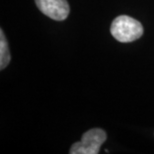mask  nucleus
I'll return each mask as SVG.
<instances>
[{
    "label": "nucleus",
    "instance_id": "obj_3",
    "mask_svg": "<svg viewBox=\"0 0 154 154\" xmlns=\"http://www.w3.org/2000/svg\"><path fill=\"white\" fill-rule=\"evenodd\" d=\"M36 6L43 14L56 21L65 20L70 7L66 0H35Z\"/></svg>",
    "mask_w": 154,
    "mask_h": 154
},
{
    "label": "nucleus",
    "instance_id": "obj_1",
    "mask_svg": "<svg viewBox=\"0 0 154 154\" xmlns=\"http://www.w3.org/2000/svg\"><path fill=\"white\" fill-rule=\"evenodd\" d=\"M110 32L117 41L127 43L135 41L142 36L143 26L134 18L121 15L113 20Z\"/></svg>",
    "mask_w": 154,
    "mask_h": 154
},
{
    "label": "nucleus",
    "instance_id": "obj_4",
    "mask_svg": "<svg viewBox=\"0 0 154 154\" xmlns=\"http://www.w3.org/2000/svg\"><path fill=\"white\" fill-rule=\"evenodd\" d=\"M11 59L10 51H9L8 42L6 40L4 32L1 29L0 31V68L3 70L8 65Z\"/></svg>",
    "mask_w": 154,
    "mask_h": 154
},
{
    "label": "nucleus",
    "instance_id": "obj_2",
    "mask_svg": "<svg viewBox=\"0 0 154 154\" xmlns=\"http://www.w3.org/2000/svg\"><path fill=\"white\" fill-rule=\"evenodd\" d=\"M107 138L103 129L93 128L83 133L81 140L75 142L69 150L70 154H97Z\"/></svg>",
    "mask_w": 154,
    "mask_h": 154
}]
</instances>
